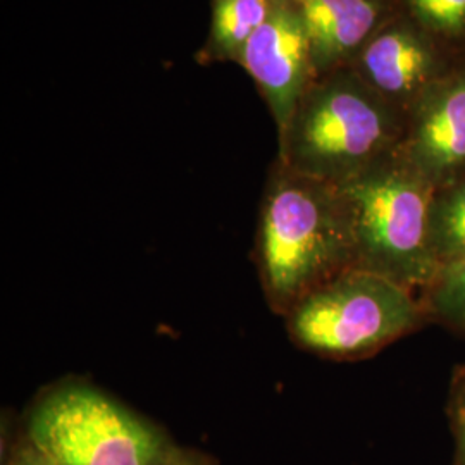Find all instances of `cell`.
I'll use <instances>...</instances> for the list:
<instances>
[{"label":"cell","mask_w":465,"mask_h":465,"mask_svg":"<svg viewBox=\"0 0 465 465\" xmlns=\"http://www.w3.org/2000/svg\"><path fill=\"white\" fill-rule=\"evenodd\" d=\"M267 307L284 317L303 297L355 267L349 217L336 184L272 163L255 232Z\"/></svg>","instance_id":"obj_1"},{"label":"cell","mask_w":465,"mask_h":465,"mask_svg":"<svg viewBox=\"0 0 465 465\" xmlns=\"http://www.w3.org/2000/svg\"><path fill=\"white\" fill-rule=\"evenodd\" d=\"M405 114L343 66L316 76L278 134V161L303 176L341 184L400 147Z\"/></svg>","instance_id":"obj_2"},{"label":"cell","mask_w":465,"mask_h":465,"mask_svg":"<svg viewBox=\"0 0 465 465\" xmlns=\"http://www.w3.org/2000/svg\"><path fill=\"white\" fill-rule=\"evenodd\" d=\"M282 319L297 349L334 362L364 361L431 324L417 292L362 267L324 282Z\"/></svg>","instance_id":"obj_3"},{"label":"cell","mask_w":465,"mask_h":465,"mask_svg":"<svg viewBox=\"0 0 465 465\" xmlns=\"http://www.w3.org/2000/svg\"><path fill=\"white\" fill-rule=\"evenodd\" d=\"M336 188L349 217L355 267L420 293L438 274L430 245L431 186L397 150Z\"/></svg>","instance_id":"obj_4"},{"label":"cell","mask_w":465,"mask_h":465,"mask_svg":"<svg viewBox=\"0 0 465 465\" xmlns=\"http://www.w3.org/2000/svg\"><path fill=\"white\" fill-rule=\"evenodd\" d=\"M25 436L54 465H159L176 447L147 417L76 381L35 401Z\"/></svg>","instance_id":"obj_5"},{"label":"cell","mask_w":465,"mask_h":465,"mask_svg":"<svg viewBox=\"0 0 465 465\" xmlns=\"http://www.w3.org/2000/svg\"><path fill=\"white\" fill-rule=\"evenodd\" d=\"M236 64L249 73L282 134L302 94L316 78L311 40L295 0H271L264 23Z\"/></svg>","instance_id":"obj_6"},{"label":"cell","mask_w":465,"mask_h":465,"mask_svg":"<svg viewBox=\"0 0 465 465\" xmlns=\"http://www.w3.org/2000/svg\"><path fill=\"white\" fill-rule=\"evenodd\" d=\"M459 57L399 11L372 35L350 66L382 99L407 114Z\"/></svg>","instance_id":"obj_7"},{"label":"cell","mask_w":465,"mask_h":465,"mask_svg":"<svg viewBox=\"0 0 465 465\" xmlns=\"http://www.w3.org/2000/svg\"><path fill=\"white\" fill-rule=\"evenodd\" d=\"M400 157L438 190L465 173V54L405 114Z\"/></svg>","instance_id":"obj_8"},{"label":"cell","mask_w":465,"mask_h":465,"mask_svg":"<svg viewBox=\"0 0 465 465\" xmlns=\"http://www.w3.org/2000/svg\"><path fill=\"white\" fill-rule=\"evenodd\" d=\"M311 40L316 76L350 66L382 25L399 15V0H295Z\"/></svg>","instance_id":"obj_9"},{"label":"cell","mask_w":465,"mask_h":465,"mask_svg":"<svg viewBox=\"0 0 465 465\" xmlns=\"http://www.w3.org/2000/svg\"><path fill=\"white\" fill-rule=\"evenodd\" d=\"M271 0H213L211 28L197 52L200 64L238 63L250 38L261 28Z\"/></svg>","instance_id":"obj_10"},{"label":"cell","mask_w":465,"mask_h":465,"mask_svg":"<svg viewBox=\"0 0 465 465\" xmlns=\"http://www.w3.org/2000/svg\"><path fill=\"white\" fill-rule=\"evenodd\" d=\"M430 245L438 272L465 259V173L432 193Z\"/></svg>","instance_id":"obj_11"},{"label":"cell","mask_w":465,"mask_h":465,"mask_svg":"<svg viewBox=\"0 0 465 465\" xmlns=\"http://www.w3.org/2000/svg\"><path fill=\"white\" fill-rule=\"evenodd\" d=\"M399 7L440 45L465 54V0H399Z\"/></svg>","instance_id":"obj_12"},{"label":"cell","mask_w":465,"mask_h":465,"mask_svg":"<svg viewBox=\"0 0 465 465\" xmlns=\"http://www.w3.org/2000/svg\"><path fill=\"white\" fill-rule=\"evenodd\" d=\"M419 295L431 324L465 338V259L443 267Z\"/></svg>","instance_id":"obj_13"},{"label":"cell","mask_w":465,"mask_h":465,"mask_svg":"<svg viewBox=\"0 0 465 465\" xmlns=\"http://www.w3.org/2000/svg\"><path fill=\"white\" fill-rule=\"evenodd\" d=\"M447 419L453 438V465H465V364L451 371Z\"/></svg>","instance_id":"obj_14"},{"label":"cell","mask_w":465,"mask_h":465,"mask_svg":"<svg viewBox=\"0 0 465 465\" xmlns=\"http://www.w3.org/2000/svg\"><path fill=\"white\" fill-rule=\"evenodd\" d=\"M7 465H54L49 459L35 449L23 434L9 455Z\"/></svg>","instance_id":"obj_15"},{"label":"cell","mask_w":465,"mask_h":465,"mask_svg":"<svg viewBox=\"0 0 465 465\" xmlns=\"http://www.w3.org/2000/svg\"><path fill=\"white\" fill-rule=\"evenodd\" d=\"M159 465H216V462L202 451L182 449V447L176 445Z\"/></svg>","instance_id":"obj_16"}]
</instances>
